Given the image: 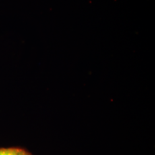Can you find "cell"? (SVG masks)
<instances>
[{
	"mask_svg": "<svg viewBox=\"0 0 155 155\" xmlns=\"http://www.w3.org/2000/svg\"><path fill=\"white\" fill-rule=\"evenodd\" d=\"M0 155H34L26 149L18 147H0Z\"/></svg>",
	"mask_w": 155,
	"mask_h": 155,
	"instance_id": "6da1fadb",
	"label": "cell"
}]
</instances>
